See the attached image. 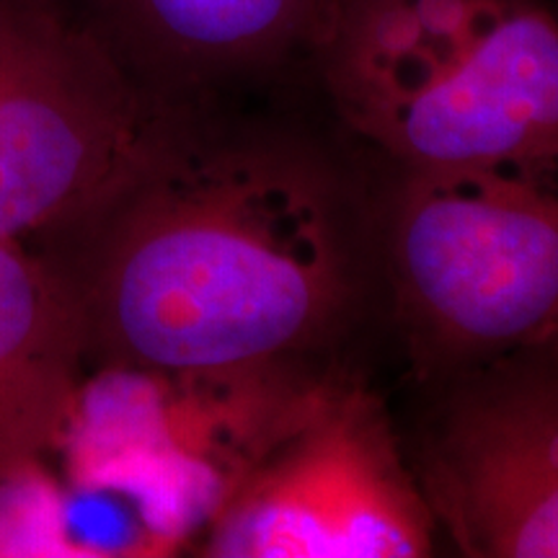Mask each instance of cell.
Masks as SVG:
<instances>
[{"label": "cell", "mask_w": 558, "mask_h": 558, "mask_svg": "<svg viewBox=\"0 0 558 558\" xmlns=\"http://www.w3.org/2000/svg\"><path fill=\"white\" fill-rule=\"evenodd\" d=\"M45 241L88 354L207 386L311 365L378 275L373 202L326 148L215 122L207 107Z\"/></svg>", "instance_id": "obj_1"}, {"label": "cell", "mask_w": 558, "mask_h": 558, "mask_svg": "<svg viewBox=\"0 0 558 558\" xmlns=\"http://www.w3.org/2000/svg\"><path fill=\"white\" fill-rule=\"evenodd\" d=\"M311 65L390 166L558 171L548 0H341Z\"/></svg>", "instance_id": "obj_2"}, {"label": "cell", "mask_w": 558, "mask_h": 558, "mask_svg": "<svg viewBox=\"0 0 558 558\" xmlns=\"http://www.w3.org/2000/svg\"><path fill=\"white\" fill-rule=\"evenodd\" d=\"M375 269L429 380L558 347V171L393 166Z\"/></svg>", "instance_id": "obj_3"}, {"label": "cell", "mask_w": 558, "mask_h": 558, "mask_svg": "<svg viewBox=\"0 0 558 558\" xmlns=\"http://www.w3.org/2000/svg\"><path fill=\"white\" fill-rule=\"evenodd\" d=\"M190 109L140 86L65 0H0V241L73 226Z\"/></svg>", "instance_id": "obj_4"}, {"label": "cell", "mask_w": 558, "mask_h": 558, "mask_svg": "<svg viewBox=\"0 0 558 558\" xmlns=\"http://www.w3.org/2000/svg\"><path fill=\"white\" fill-rule=\"evenodd\" d=\"M437 520L386 407L326 373L215 507L205 556L422 558Z\"/></svg>", "instance_id": "obj_5"}, {"label": "cell", "mask_w": 558, "mask_h": 558, "mask_svg": "<svg viewBox=\"0 0 558 558\" xmlns=\"http://www.w3.org/2000/svg\"><path fill=\"white\" fill-rule=\"evenodd\" d=\"M411 465L463 556L558 558V347L439 380Z\"/></svg>", "instance_id": "obj_6"}, {"label": "cell", "mask_w": 558, "mask_h": 558, "mask_svg": "<svg viewBox=\"0 0 558 558\" xmlns=\"http://www.w3.org/2000/svg\"><path fill=\"white\" fill-rule=\"evenodd\" d=\"M145 90L207 107L215 90L313 60L341 0H65Z\"/></svg>", "instance_id": "obj_7"}, {"label": "cell", "mask_w": 558, "mask_h": 558, "mask_svg": "<svg viewBox=\"0 0 558 558\" xmlns=\"http://www.w3.org/2000/svg\"><path fill=\"white\" fill-rule=\"evenodd\" d=\"M88 357L68 277L47 251L0 241V481L58 442Z\"/></svg>", "instance_id": "obj_8"}, {"label": "cell", "mask_w": 558, "mask_h": 558, "mask_svg": "<svg viewBox=\"0 0 558 558\" xmlns=\"http://www.w3.org/2000/svg\"><path fill=\"white\" fill-rule=\"evenodd\" d=\"M550 5H554V11H556V16H558V0H554V3H550Z\"/></svg>", "instance_id": "obj_9"}, {"label": "cell", "mask_w": 558, "mask_h": 558, "mask_svg": "<svg viewBox=\"0 0 558 558\" xmlns=\"http://www.w3.org/2000/svg\"><path fill=\"white\" fill-rule=\"evenodd\" d=\"M548 3H554V0H548Z\"/></svg>", "instance_id": "obj_10"}]
</instances>
